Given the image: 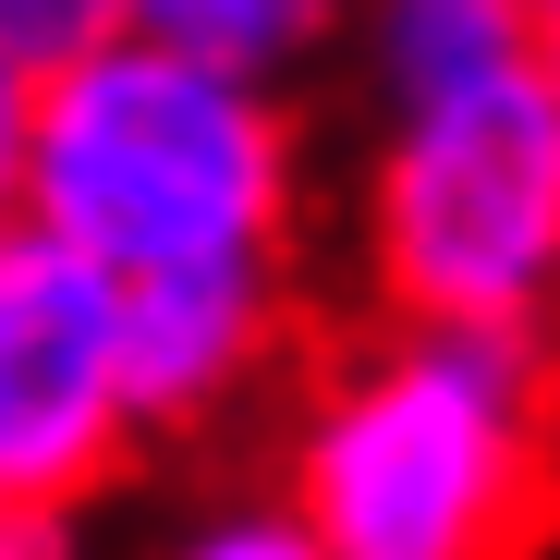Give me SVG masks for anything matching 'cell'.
<instances>
[{
	"label": "cell",
	"instance_id": "1",
	"mask_svg": "<svg viewBox=\"0 0 560 560\" xmlns=\"http://www.w3.org/2000/svg\"><path fill=\"white\" fill-rule=\"evenodd\" d=\"M280 488L341 560H548L560 536V341L365 317L280 415Z\"/></svg>",
	"mask_w": 560,
	"mask_h": 560
},
{
	"label": "cell",
	"instance_id": "2",
	"mask_svg": "<svg viewBox=\"0 0 560 560\" xmlns=\"http://www.w3.org/2000/svg\"><path fill=\"white\" fill-rule=\"evenodd\" d=\"M25 220L85 244L110 280L305 268V232H317L305 85H268L122 25L110 49L37 73Z\"/></svg>",
	"mask_w": 560,
	"mask_h": 560
},
{
	"label": "cell",
	"instance_id": "3",
	"mask_svg": "<svg viewBox=\"0 0 560 560\" xmlns=\"http://www.w3.org/2000/svg\"><path fill=\"white\" fill-rule=\"evenodd\" d=\"M341 244L365 280V317L560 341V85L500 73L476 98L365 110Z\"/></svg>",
	"mask_w": 560,
	"mask_h": 560
},
{
	"label": "cell",
	"instance_id": "4",
	"mask_svg": "<svg viewBox=\"0 0 560 560\" xmlns=\"http://www.w3.org/2000/svg\"><path fill=\"white\" fill-rule=\"evenodd\" d=\"M147 463L135 415V353H122V280L13 220L0 232V476L13 500H73L98 512Z\"/></svg>",
	"mask_w": 560,
	"mask_h": 560
},
{
	"label": "cell",
	"instance_id": "5",
	"mask_svg": "<svg viewBox=\"0 0 560 560\" xmlns=\"http://www.w3.org/2000/svg\"><path fill=\"white\" fill-rule=\"evenodd\" d=\"M305 341V268H183L122 280V353H135V415L147 451H196L244 427Z\"/></svg>",
	"mask_w": 560,
	"mask_h": 560
},
{
	"label": "cell",
	"instance_id": "6",
	"mask_svg": "<svg viewBox=\"0 0 560 560\" xmlns=\"http://www.w3.org/2000/svg\"><path fill=\"white\" fill-rule=\"evenodd\" d=\"M341 61L365 85V110L476 98L500 73H536V0H353Z\"/></svg>",
	"mask_w": 560,
	"mask_h": 560
},
{
	"label": "cell",
	"instance_id": "7",
	"mask_svg": "<svg viewBox=\"0 0 560 560\" xmlns=\"http://www.w3.org/2000/svg\"><path fill=\"white\" fill-rule=\"evenodd\" d=\"M135 37L232 61V73H268V85H305V73L341 61L353 0H135Z\"/></svg>",
	"mask_w": 560,
	"mask_h": 560
},
{
	"label": "cell",
	"instance_id": "8",
	"mask_svg": "<svg viewBox=\"0 0 560 560\" xmlns=\"http://www.w3.org/2000/svg\"><path fill=\"white\" fill-rule=\"evenodd\" d=\"M147 560H341L329 536H317V512L280 488V476H256V488H220V500H196Z\"/></svg>",
	"mask_w": 560,
	"mask_h": 560
},
{
	"label": "cell",
	"instance_id": "9",
	"mask_svg": "<svg viewBox=\"0 0 560 560\" xmlns=\"http://www.w3.org/2000/svg\"><path fill=\"white\" fill-rule=\"evenodd\" d=\"M135 25V0H0V61H25V73H61L85 49H110Z\"/></svg>",
	"mask_w": 560,
	"mask_h": 560
},
{
	"label": "cell",
	"instance_id": "10",
	"mask_svg": "<svg viewBox=\"0 0 560 560\" xmlns=\"http://www.w3.org/2000/svg\"><path fill=\"white\" fill-rule=\"evenodd\" d=\"M0 560H98V524L73 500H13L0 512Z\"/></svg>",
	"mask_w": 560,
	"mask_h": 560
},
{
	"label": "cell",
	"instance_id": "11",
	"mask_svg": "<svg viewBox=\"0 0 560 560\" xmlns=\"http://www.w3.org/2000/svg\"><path fill=\"white\" fill-rule=\"evenodd\" d=\"M25 159H37V73L0 61V232L25 220Z\"/></svg>",
	"mask_w": 560,
	"mask_h": 560
},
{
	"label": "cell",
	"instance_id": "12",
	"mask_svg": "<svg viewBox=\"0 0 560 560\" xmlns=\"http://www.w3.org/2000/svg\"><path fill=\"white\" fill-rule=\"evenodd\" d=\"M536 73L560 85V0H536Z\"/></svg>",
	"mask_w": 560,
	"mask_h": 560
},
{
	"label": "cell",
	"instance_id": "13",
	"mask_svg": "<svg viewBox=\"0 0 560 560\" xmlns=\"http://www.w3.org/2000/svg\"><path fill=\"white\" fill-rule=\"evenodd\" d=\"M0 512H13V476H0Z\"/></svg>",
	"mask_w": 560,
	"mask_h": 560
}]
</instances>
